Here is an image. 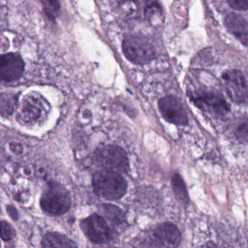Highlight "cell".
Returning a JSON list of instances; mask_svg holds the SVG:
<instances>
[{"label":"cell","mask_w":248,"mask_h":248,"mask_svg":"<svg viewBox=\"0 0 248 248\" xmlns=\"http://www.w3.org/2000/svg\"><path fill=\"white\" fill-rule=\"evenodd\" d=\"M94 191L98 197L108 200L122 198L127 191V182L121 174L111 171L97 172L93 178Z\"/></svg>","instance_id":"obj_1"},{"label":"cell","mask_w":248,"mask_h":248,"mask_svg":"<svg viewBox=\"0 0 248 248\" xmlns=\"http://www.w3.org/2000/svg\"><path fill=\"white\" fill-rule=\"evenodd\" d=\"M43 211L53 216L64 214L72 205V197L67 188L59 184L51 182L40 199Z\"/></svg>","instance_id":"obj_2"},{"label":"cell","mask_w":248,"mask_h":248,"mask_svg":"<svg viewBox=\"0 0 248 248\" xmlns=\"http://www.w3.org/2000/svg\"><path fill=\"white\" fill-rule=\"evenodd\" d=\"M95 163L103 170L127 172L129 170V159L125 151L116 145H106L98 148L93 155Z\"/></svg>","instance_id":"obj_3"},{"label":"cell","mask_w":248,"mask_h":248,"mask_svg":"<svg viewBox=\"0 0 248 248\" xmlns=\"http://www.w3.org/2000/svg\"><path fill=\"white\" fill-rule=\"evenodd\" d=\"M123 51L127 60L136 65L146 64L155 56L152 43L140 35L126 36L123 42Z\"/></svg>","instance_id":"obj_4"},{"label":"cell","mask_w":248,"mask_h":248,"mask_svg":"<svg viewBox=\"0 0 248 248\" xmlns=\"http://www.w3.org/2000/svg\"><path fill=\"white\" fill-rule=\"evenodd\" d=\"M181 233L176 225L171 222L161 223L148 235V248H178Z\"/></svg>","instance_id":"obj_5"},{"label":"cell","mask_w":248,"mask_h":248,"mask_svg":"<svg viewBox=\"0 0 248 248\" xmlns=\"http://www.w3.org/2000/svg\"><path fill=\"white\" fill-rule=\"evenodd\" d=\"M191 98L196 107L217 118L226 117L230 111L227 101L220 94L213 91L196 93Z\"/></svg>","instance_id":"obj_6"},{"label":"cell","mask_w":248,"mask_h":248,"mask_svg":"<svg viewBox=\"0 0 248 248\" xmlns=\"http://www.w3.org/2000/svg\"><path fill=\"white\" fill-rule=\"evenodd\" d=\"M47 101L38 94L27 95L20 107L17 119L24 124H33L47 115L48 111Z\"/></svg>","instance_id":"obj_7"},{"label":"cell","mask_w":248,"mask_h":248,"mask_svg":"<svg viewBox=\"0 0 248 248\" xmlns=\"http://www.w3.org/2000/svg\"><path fill=\"white\" fill-rule=\"evenodd\" d=\"M80 227L87 237L95 244H104L112 240L114 233L104 218L93 214L81 221Z\"/></svg>","instance_id":"obj_8"},{"label":"cell","mask_w":248,"mask_h":248,"mask_svg":"<svg viewBox=\"0 0 248 248\" xmlns=\"http://www.w3.org/2000/svg\"><path fill=\"white\" fill-rule=\"evenodd\" d=\"M228 95L236 104H248V85L243 74L239 70H228L222 75Z\"/></svg>","instance_id":"obj_9"},{"label":"cell","mask_w":248,"mask_h":248,"mask_svg":"<svg viewBox=\"0 0 248 248\" xmlns=\"http://www.w3.org/2000/svg\"><path fill=\"white\" fill-rule=\"evenodd\" d=\"M160 114L168 123L176 125H187L188 116L184 104L176 97L167 95L158 103Z\"/></svg>","instance_id":"obj_10"},{"label":"cell","mask_w":248,"mask_h":248,"mask_svg":"<svg viewBox=\"0 0 248 248\" xmlns=\"http://www.w3.org/2000/svg\"><path fill=\"white\" fill-rule=\"evenodd\" d=\"M24 72V62L18 53H5L0 61V78L2 82L18 80Z\"/></svg>","instance_id":"obj_11"},{"label":"cell","mask_w":248,"mask_h":248,"mask_svg":"<svg viewBox=\"0 0 248 248\" xmlns=\"http://www.w3.org/2000/svg\"><path fill=\"white\" fill-rule=\"evenodd\" d=\"M224 25L232 35L248 47V21L245 18L232 13L225 18Z\"/></svg>","instance_id":"obj_12"},{"label":"cell","mask_w":248,"mask_h":248,"mask_svg":"<svg viewBox=\"0 0 248 248\" xmlns=\"http://www.w3.org/2000/svg\"><path fill=\"white\" fill-rule=\"evenodd\" d=\"M42 248H78L76 243L66 235L58 232L46 233L42 241Z\"/></svg>","instance_id":"obj_13"},{"label":"cell","mask_w":248,"mask_h":248,"mask_svg":"<svg viewBox=\"0 0 248 248\" xmlns=\"http://www.w3.org/2000/svg\"><path fill=\"white\" fill-rule=\"evenodd\" d=\"M171 186L175 198L184 206H188L190 202L189 194L187 190L185 181L180 174L176 173L172 177Z\"/></svg>","instance_id":"obj_14"},{"label":"cell","mask_w":248,"mask_h":248,"mask_svg":"<svg viewBox=\"0 0 248 248\" xmlns=\"http://www.w3.org/2000/svg\"><path fill=\"white\" fill-rule=\"evenodd\" d=\"M100 211L114 226H121L124 223V215L123 210L117 206L103 204L99 206Z\"/></svg>","instance_id":"obj_15"},{"label":"cell","mask_w":248,"mask_h":248,"mask_svg":"<svg viewBox=\"0 0 248 248\" xmlns=\"http://www.w3.org/2000/svg\"><path fill=\"white\" fill-rule=\"evenodd\" d=\"M17 95L2 93L1 95V114L2 117H9L14 113L17 106Z\"/></svg>","instance_id":"obj_16"},{"label":"cell","mask_w":248,"mask_h":248,"mask_svg":"<svg viewBox=\"0 0 248 248\" xmlns=\"http://www.w3.org/2000/svg\"><path fill=\"white\" fill-rule=\"evenodd\" d=\"M235 136L240 141H248V117L239 120L234 127Z\"/></svg>","instance_id":"obj_17"},{"label":"cell","mask_w":248,"mask_h":248,"mask_svg":"<svg viewBox=\"0 0 248 248\" xmlns=\"http://www.w3.org/2000/svg\"><path fill=\"white\" fill-rule=\"evenodd\" d=\"M16 232L11 224L5 220L1 221V236L4 241L11 240L15 236Z\"/></svg>","instance_id":"obj_18"},{"label":"cell","mask_w":248,"mask_h":248,"mask_svg":"<svg viewBox=\"0 0 248 248\" xmlns=\"http://www.w3.org/2000/svg\"><path fill=\"white\" fill-rule=\"evenodd\" d=\"M43 5H44L45 11L47 14V16L50 18H54L55 16L58 14L60 9V5L59 2L56 1H43Z\"/></svg>","instance_id":"obj_19"},{"label":"cell","mask_w":248,"mask_h":248,"mask_svg":"<svg viewBox=\"0 0 248 248\" xmlns=\"http://www.w3.org/2000/svg\"><path fill=\"white\" fill-rule=\"evenodd\" d=\"M229 6L236 11H248V0H230L227 1Z\"/></svg>","instance_id":"obj_20"},{"label":"cell","mask_w":248,"mask_h":248,"mask_svg":"<svg viewBox=\"0 0 248 248\" xmlns=\"http://www.w3.org/2000/svg\"><path fill=\"white\" fill-rule=\"evenodd\" d=\"M201 248H217V245L213 241H209V242H206L204 245L202 246Z\"/></svg>","instance_id":"obj_21"},{"label":"cell","mask_w":248,"mask_h":248,"mask_svg":"<svg viewBox=\"0 0 248 248\" xmlns=\"http://www.w3.org/2000/svg\"></svg>","instance_id":"obj_22"}]
</instances>
